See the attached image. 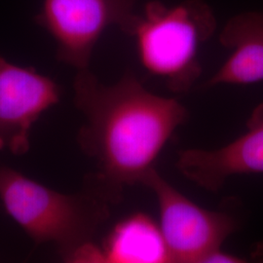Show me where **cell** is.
<instances>
[{
	"label": "cell",
	"instance_id": "obj_9",
	"mask_svg": "<svg viewBox=\"0 0 263 263\" xmlns=\"http://www.w3.org/2000/svg\"><path fill=\"white\" fill-rule=\"evenodd\" d=\"M102 250L104 262H172L159 224L144 213L133 214L119 221Z\"/></svg>",
	"mask_w": 263,
	"mask_h": 263
},
{
	"label": "cell",
	"instance_id": "obj_3",
	"mask_svg": "<svg viewBox=\"0 0 263 263\" xmlns=\"http://www.w3.org/2000/svg\"><path fill=\"white\" fill-rule=\"evenodd\" d=\"M120 28L136 39L141 65L148 72L163 78L171 91L186 93L201 76L198 50L214 34L216 22L202 0L175 6L151 1Z\"/></svg>",
	"mask_w": 263,
	"mask_h": 263
},
{
	"label": "cell",
	"instance_id": "obj_1",
	"mask_svg": "<svg viewBox=\"0 0 263 263\" xmlns=\"http://www.w3.org/2000/svg\"><path fill=\"white\" fill-rule=\"evenodd\" d=\"M73 89L85 119L77 141L96 166L86 187L116 204L124 188L141 184L155 168L162 149L186 122L187 109L176 99L151 93L131 71L106 85L81 69Z\"/></svg>",
	"mask_w": 263,
	"mask_h": 263
},
{
	"label": "cell",
	"instance_id": "obj_6",
	"mask_svg": "<svg viewBox=\"0 0 263 263\" xmlns=\"http://www.w3.org/2000/svg\"><path fill=\"white\" fill-rule=\"evenodd\" d=\"M60 100L61 88L51 78L0 57V151L28 152L32 125Z\"/></svg>",
	"mask_w": 263,
	"mask_h": 263
},
{
	"label": "cell",
	"instance_id": "obj_5",
	"mask_svg": "<svg viewBox=\"0 0 263 263\" xmlns=\"http://www.w3.org/2000/svg\"><path fill=\"white\" fill-rule=\"evenodd\" d=\"M137 0H43L37 23L54 38L57 58L77 70L89 68L104 30L120 26Z\"/></svg>",
	"mask_w": 263,
	"mask_h": 263
},
{
	"label": "cell",
	"instance_id": "obj_10",
	"mask_svg": "<svg viewBox=\"0 0 263 263\" xmlns=\"http://www.w3.org/2000/svg\"><path fill=\"white\" fill-rule=\"evenodd\" d=\"M244 258L239 257L237 255H233V254H228L223 252L221 249L217 250L214 254L209 255L207 258L205 259L204 262H245Z\"/></svg>",
	"mask_w": 263,
	"mask_h": 263
},
{
	"label": "cell",
	"instance_id": "obj_8",
	"mask_svg": "<svg viewBox=\"0 0 263 263\" xmlns=\"http://www.w3.org/2000/svg\"><path fill=\"white\" fill-rule=\"evenodd\" d=\"M219 41L232 51L206 83L254 84L263 80V11L245 12L232 17L222 28Z\"/></svg>",
	"mask_w": 263,
	"mask_h": 263
},
{
	"label": "cell",
	"instance_id": "obj_7",
	"mask_svg": "<svg viewBox=\"0 0 263 263\" xmlns=\"http://www.w3.org/2000/svg\"><path fill=\"white\" fill-rule=\"evenodd\" d=\"M176 167L186 179L210 192H217L236 175L263 173V103L255 106L247 131L217 149L179 151Z\"/></svg>",
	"mask_w": 263,
	"mask_h": 263
},
{
	"label": "cell",
	"instance_id": "obj_4",
	"mask_svg": "<svg viewBox=\"0 0 263 263\" xmlns=\"http://www.w3.org/2000/svg\"><path fill=\"white\" fill-rule=\"evenodd\" d=\"M154 193L159 226L172 262H204L240 227L237 216L210 211L193 203L153 168L142 183Z\"/></svg>",
	"mask_w": 263,
	"mask_h": 263
},
{
	"label": "cell",
	"instance_id": "obj_2",
	"mask_svg": "<svg viewBox=\"0 0 263 263\" xmlns=\"http://www.w3.org/2000/svg\"><path fill=\"white\" fill-rule=\"evenodd\" d=\"M0 201L31 240L55 246L68 262L94 243L96 233L110 215V204L89 188L62 193L9 167H0Z\"/></svg>",
	"mask_w": 263,
	"mask_h": 263
}]
</instances>
